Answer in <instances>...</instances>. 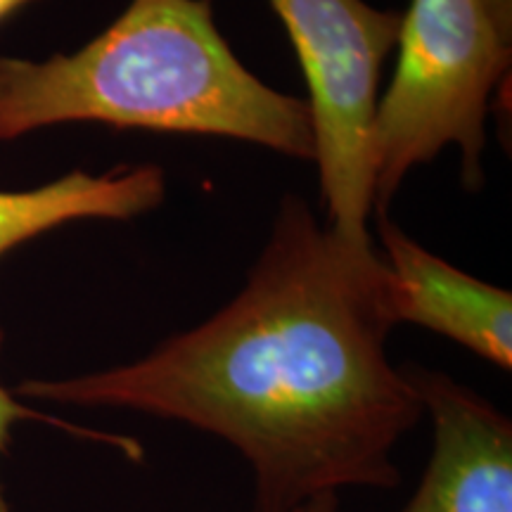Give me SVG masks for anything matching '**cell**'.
<instances>
[{"mask_svg": "<svg viewBox=\"0 0 512 512\" xmlns=\"http://www.w3.org/2000/svg\"><path fill=\"white\" fill-rule=\"evenodd\" d=\"M394 325L375 245H347L287 197L221 311L126 366L27 380L17 394L207 432L247 460L252 512H292L320 494L401 484L394 451L425 411L408 370L389 363Z\"/></svg>", "mask_w": 512, "mask_h": 512, "instance_id": "6da1fadb", "label": "cell"}, {"mask_svg": "<svg viewBox=\"0 0 512 512\" xmlns=\"http://www.w3.org/2000/svg\"><path fill=\"white\" fill-rule=\"evenodd\" d=\"M74 121L226 136L316 157L306 100L249 72L216 29L211 0H133L72 55L0 57V140Z\"/></svg>", "mask_w": 512, "mask_h": 512, "instance_id": "7a4b0ae2", "label": "cell"}, {"mask_svg": "<svg viewBox=\"0 0 512 512\" xmlns=\"http://www.w3.org/2000/svg\"><path fill=\"white\" fill-rule=\"evenodd\" d=\"M399 60L370 126L373 202L384 214L403 178L458 145L467 188L484 181L491 93L508 74L512 0H413Z\"/></svg>", "mask_w": 512, "mask_h": 512, "instance_id": "3957f363", "label": "cell"}, {"mask_svg": "<svg viewBox=\"0 0 512 512\" xmlns=\"http://www.w3.org/2000/svg\"><path fill=\"white\" fill-rule=\"evenodd\" d=\"M285 24L306 83L328 228L354 247L373 245L370 126L380 76L396 46L401 12L366 0H268Z\"/></svg>", "mask_w": 512, "mask_h": 512, "instance_id": "277c9868", "label": "cell"}, {"mask_svg": "<svg viewBox=\"0 0 512 512\" xmlns=\"http://www.w3.org/2000/svg\"><path fill=\"white\" fill-rule=\"evenodd\" d=\"M434 446L401 512H512V422L475 389L434 370H408Z\"/></svg>", "mask_w": 512, "mask_h": 512, "instance_id": "5b68a950", "label": "cell"}, {"mask_svg": "<svg viewBox=\"0 0 512 512\" xmlns=\"http://www.w3.org/2000/svg\"><path fill=\"white\" fill-rule=\"evenodd\" d=\"M377 228L382 259L392 275L396 325H420L453 339L501 370H510L512 294L439 259L384 214Z\"/></svg>", "mask_w": 512, "mask_h": 512, "instance_id": "8992f818", "label": "cell"}, {"mask_svg": "<svg viewBox=\"0 0 512 512\" xmlns=\"http://www.w3.org/2000/svg\"><path fill=\"white\" fill-rule=\"evenodd\" d=\"M164 192L166 178L157 164L117 166L100 176L72 171L31 190H0V254L64 223L128 221L159 207Z\"/></svg>", "mask_w": 512, "mask_h": 512, "instance_id": "52a82bcc", "label": "cell"}, {"mask_svg": "<svg viewBox=\"0 0 512 512\" xmlns=\"http://www.w3.org/2000/svg\"><path fill=\"white\" fill-rule=\"evenodd\" d=\"M22 420H48V422H53V425L64 427V430L81 434V437L102 441V444H110L114 448H119V451L124 453L126 458L143 460V446H140L136 439L119 437V434H107V432L105 434H102V432H91V430H83V427L67 425V422L43 418L41 413L31 411V408L24 406V403H19L17 396L12 394L10 389H5L3 384H0V458H3L5 453H8V446H10V439H12V427H15L17 422H22ZM0 512H12L8 498H5L3 482H0Z\"/></svg>", "mask_w": 512, "mask_h": 512, "instance_id": "ba28073f", "label": "cell"}, {"mask_svg": "<svg viewBox=\"0 0 512 512\" xmlns=\"http://www.w3.org/2000/svg\"><path fill=\"white\" fill-rule=\"evenodd\" d=\"M292 512H339V496L337 494H320L309 501L297 505Z\"/></svg>", "mask_w": 512, "mask_h": 512, "instance_id": "9c48e42d", "label": "cell"}, {"mask_svg": "<svg viewBox=\"0 0 512 512\" xmlns=\"http://www.w3.org/2000/svg\"><path fill=\"white\" fill-rule=\"evenodd\" d=\"M31 3H38V0H0V24H3L5 19H10L12 15H17L19 10L27 8Z\"/></svg>", "mask_w": 512, "mask_h": 512, "instance_id": "30bf717a", "label": "cell"}]
</instances>
